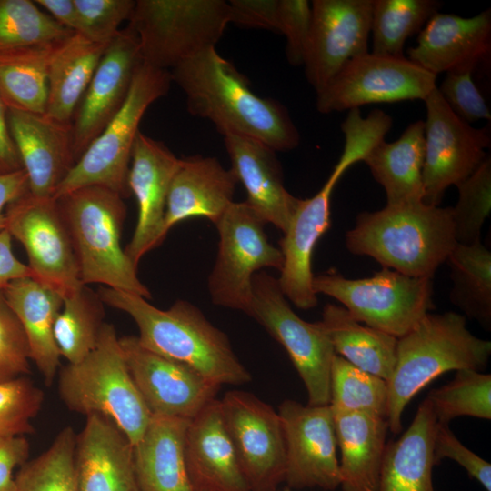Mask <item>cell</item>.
Listing matches in <instances>:
<instances>
[{"label": "cell", "mask_w": 491, "mask_h": 491, "mask_svg": "<svg viewBox=\"0 0 491 491\" xmlns=\"http://www.w3.org/2000/svg\"><path fill=\"white\" fill-rule=\"evenodd\" d=\"M171 79L184 92L188 112L210 120L225 136L256 139L274 151H290L300 143L287 109L277 100L257 96L246 77L215 47L172 69Z\"/></svg>", "instance_id": "cell-1"}, {"label": "cell", "mask_w": 491, "mask_h": 491, "mask_svg": "<svg viewBox=\"0 0 491 491\" xmlns=\"http://www.w3.org/2000/svg\"><path fill=\"white\" fill-rule=\"evenodd\" d=\"M97 294L104 304L131 316L145 348L190 366L219 386L251 380L225 333L191 302L179 299L160 309L140 296L109 287Z\"/></svg>", "instance_id": "cell-2"}, {"label": "cell", "mask_w": 491, "mask_h": 491, "mask_svg": "<svg viewBox=\"0 0 491 491\" xmlns=\"http://www.w3.org/2000/svg\"><path fill=\"white\" fill-rule=\"evenodd\" d=\"M452 207L423 201L363 211L346 233V246L382 267L414 277L433 278L456 246Z\"/></svg>", "instance_id": "cell-3"}, {"label": "cell", "mask_w": 491, "mask_h": 491, "mask_svg": "<svg viewBox=\"0 0 491 491\" xmlns=\"http://www.w3.org/2000/svg\"><path fill=\"white\" fill-rule=\"evenodd\" d=\"M490 356L491 342L472 334L462 314H426L397 338L396 364L386 382L389 430L394 434L402 430L405 407L434 379L452 370L481 371Z\"/></svg>", "instance_id": "cell-4"}, {"label": "cell", "mask_w": 491, "mask_h": 491, "mask_svg": "<svg viewBox=\"0 0 491 491\" xmlns=\"http://www.w3.org/2000/svg\"><path fill=\"white\" fill-rule=\"evenodd\" d=\"M123 199L107 187L88 185L55 200L73 241L82 284H103L148 300L151 292L121 245L127 212Z\"/></svg>", "instance_id": "cell-5"}, {"label": "cell", "mask_w": 491, "mask_h": 491, "mask_svg": "<svg viewBox=\"0 0 491 491\" xmlns=\"http://www.w3.org/2000/svg\"><path fill=\"white\" fill-rule=\"evenodd\" d=\"M57 384L59 396L70 411L109 418L132 446L142 437L152 417L112 324H104L95 348L85 358L60 367Z\"/></svg>", "instance_id": "cell-6"}, {"label": "cell", "mask_w": 491, "mask_h": 491, "mask_svg": "<svg viewBox=\"0 0 491 491\" xmlns=\"http://www.w3.org/2000/svg\"><path fill=\"white\" fill-rule=\"evenodd\" d=\"M128 21L143 63L168 71L215 47L230 23V6L223 0H137Z\"/></svg>", "instance_id": "cell-7"}, {"label": "cell", "mask_w": 491, "mask_h": 491, "mask_svg": "<svg viewBox=\"0 0 491 491\" xmlns=\"http://www.w3.org/2000/svg\"><path fill=\"white\" fill-rule=\"evenodd\" d=\"M171 81L169 71L142 63L123 107L76 161L53 198L88 185L129 196L128 174L139 124L151 104L167 94Z\"/></svg>", "instance_id": "cell-8"}, {"label": "cell", "mask_w": 491, "mask_h": 491, "mask_svg": "<svg viewBox=\"0 0 491 491\" xmlns=\"http://www.w3.org/2000/svg\"><path fill=\"white\" fill-rule=\"evenodd\" d=\"M313 290L338 301L358 322L396 338L435 308L433 278L414 277L382 267L365 278L335 269L314 275Z\"/></svg>", "instance_id": "cell-9"}, {"label": "cell", "mask_w": 491, "mask_h": 491, "mask_svg": "<svg viewBox=\"0 0 491 491\" xmlns=\"http://www.w3.org/2000/svg\"><path fill=\"white\" fill-rule=\"evenodd\" d=\"M265 222L243 202H234L215 224L219 241L207 288L214 305L250 315L253 276L264 268L280 271L283 256L269 242Z\"/></svg>", "instance_id": "cell-10"}, {"label": "cell", "mask_w": 491, "mask_h": 491, "mask_svg": "<svg viewBox=\"0 0 491 491\" xmlns=\"http://www.w3.org/2000/svg\"><path fill=\"white\" fill-rule=\"evenodd\" d=\"M249 316L286 351L307 392L308 405L330 401V369L336 355L321 324L306 322L292 309L276 277L262 270L253 276Z\"/></svg>", "instance_id": "cell-11"}, {"label": "cell", "mask_w": 491, "mask_h": 491, "mask_svg": "<svg viewBox=\"0 0 491 491\" xmlns=\"http://www.w3.org/2000/svg\"><path fill=\"white\" fill-rule=\"evenodd\" d=\"M6 229L26 251L32 278L64 299L83 286L73 241L53 197L25 193L5 209Z\"/></svg>", "instance_id": "cell-12"}, {"label": "cell", "mask_w": 491, "mask_h": 491, "mask_svg": "<svg viewBox=\"0 0 491 491\" xmlns=\"http://www.w3.org/2000/svg\"><path fill=\"white\" fill-rule=\"evenodd\" d=\"M436 75L405 56L358 55L316 94V109L330 114L376 103L425 100Z\"/></svg>", "instance_id": "cell-13"}, {"label": "cell", "mask_w": 491, "mask_h": 491, "mask_svg": "<svg viewBox=\"0 0 491 491\" xmlns=\"http://www.w3.org/2000/svg\"><path fill=\"white\" fill-rule=\"evenodd\" d=\"M424 102L426 119L422 201L439 206L446 189L468 177L487 156L490 132L487 126L476 128L459 118L437 86Z\"/></svg>", "instance_id": "cell-14"}, {"label": "cell", "mask_w": 491, "mask_h": 491, "mask_svg": "<svg viewBox=\"0 0 491 491\" xmlns=\"http://www.w3.org/2000/svg\"><path fill=\"white\" fill-rule=\"evenodd\" d=\"M220 406L251 491H276L286 478V445L277 411L241 390L228 391Z\"/></svg>", "instance_id": "cell-15"}, {"label": "cell", "mask_w": 491, "mask_h": 491, "mask_svg": "<svg viewBox=\"0 0 491 491\" xmlns=\"http://www.w3.org/2000/svg\"><path fill=\"white\" fill-rule=\"evenodd\" d=\"M277 413L285 437L287 487L337 488L340 486L339 460L329 405H303L286 399L279 405Z\"/></svg>", "instance_id": "cell-16"}, {"label": "cell", "mask_w": 491, "mask_h": 491, "mask_svg": "<svg viewBox=\"0 0 491 491\" xmlns=\"http://www.w3.org/2000/svg\"><path fill=\"white\" fill-rule=\"evenodd\" d=\"M373 0H313L303 65L316 93L342 67L368 52Z\"/></svg>", "instance_id": "cell-17"}, {"label": "cell", "mask_w": 491, "mask_h": 491, "mask_svg": "<svg viewBox=\"0 0 491 491\" xmlns=\"http://www.w3.org/2000/svg\"><path fill=\"white\" fill-rule=\"evenodd\" d=\"M131 376L152 416L191 420L216 398L221 386L178 361L143 346L136 336L119 337Z\"/></svg>", "instance_id": "cell-18"}, {"label": "cell", "mask_w": 491, "mask_h": 491, "mask_svg": "<svg viewBox=\"0 0 491 491\" xmlns=\"http://www.w3.org/2000/svg\"><path fill=\"white\" fill-rule=\"evenodd\" d=\"M143 60L136 35L127 26L107 44L75 113L76 161L123 107Z\"/></svg>", "instance_id": "cell-19"}, {"label": "cell", "mask_w": 491, "mask_h": 491, "mask_svg": "<svg viewBox=\"0 0 491 491\" xmlns=\"http://www.w3.org/2000/svg\"><path fill=\"white\" fill-rule=\"evenodd\" d=\"M164 143L138 132L134 143L128 187L138 206L136 225L125 251L137 267L141 258L166 237L165 215L172 179L180 165Z\"/></svg>", "instance_id": "cell-20"}, {"label": "cell", "mask_w": 491, "mask_h": 491, "mask_svg": "<svg viewBox=\"0 0 491 491\" xmlns=\"http://www.w3.org/2000/svg\"><path fill=\"white\" fill-rule=\"evenodd\" d=\"M7 121L27 175L29 193L36 197H53L76 163L72 123L10 108Z\"/></svg>", "instance_id": "cell-21"}, {"label": "cell", "mask_w": 491, "mask_h": 491, "mask_svg": "<svg viewBox=\"0 0 491 491\" xmlns=\"http://www.w3.org/2000/svg\"><path fill=\"white\" fill-rule=\"evenodd\" d=\"M408 59L436 75L470 71L487 65L491 55V9L471 16L438 12L419 32Z\"/></svg>", "instance_id": "cell-22"}, {"label": "cell", "mask_w": 491, "mask_h": 491, "mask_svg": "<svg viewBox=\"0 0 491 491\" xmlns=\"http://www.w3.org/2000/svg\"><path fill=\"white\" fill-rule=\"evenodd\" d=\"M341 176L333 170L315 195L299 199L279 240L278 248L283 256L277 277L280 288L288 301L303 310L314 308L318 302L312 286V257L316 245L330 227V199Z\"/></svg>", "instance_id": "cell-23"}, {"label": "cell", "mask_w": 491, "mask_h": 491, "mask_svg": "<svg viewBox=\"0 0 491 491\" xmlns=\"http://www.w3.org/2000/svg\"><path fill=\"white\" fill-rule=\"evenodd\" d=\"M224 142L231 170L246 191V204L265 224L285 233L299 198L285 187L276 151L256 139L238 135H226Z\"/></svg>", "instance_id": "cell-24"}, {"label": "cell", "mask_w": 491, "mask_h": 491, "mask_svg": "<svg viewBox=\"0 0 491 491\" xmlns=\"http://www.w3.org/2000/svg\"><path fill=\"white\" fill-rule=\"evenodd\" d=\"M75 467L78 491H140L133 446L105 416H86L76 435Z\"/></svg>", "instance_id": "cell-25"}, {"label": "cell", "mask_w": 491, "mask_h": 491, "mask_svg": "<svg viewBox=\"0 0 491 491\" xmlns=\"http://www.w3.org/2000/svg\"><path fill=\"white\" fill-rule=\"evenodd\" d=\"M238 181L235 173L212 156L181 158L168 191L165 232L193 217L216 224L233 200Z\"/></svg>", "instance_id": "cell-26"}, {"label": "cell", "mask_w": 491, "mask_h": 491, "mask_svg": "<svg viewBox=\"0 0 491 491\" xmlns=\"http://www.w3.org/2000/svg\"><path fill=\"white\" fill-rule=\"evenodd\" d=\"M190 476L202 491H251L215 398L190 420L185 437Z\"/></svg>", "instance_id": "cell-27"}, {"label": "cell", "mask_w": 491, "mask_h": 491, "mask_svg": "<svg viewBox=\"0 0 491 491\" xmlns=\"http://www.w3.org/2000/svg\"><path fill=\"white\" fill-rule=\"evenodd\" d=\"M190 420L152 416L133 446L135 472L140 491H202L192 480L185 457Z\"/></svg>", "instance_id": "cell-28"}, {"label": "cell", "mask_w": 491, "mask_h": 491, "mask_svg": "<svg viewBox=\"0 0 491 491\" xmlns=\"http://www.w3.org/2000/svg\"><path fill=\"white\" fill-rule=\"evenodd\" d=\"M332 410V409H331ZM342 491H378L386 446V418L360 412L333 411Z\"/></svg>", "instance_id": "cell-29"}, {"label": "cell", "mask_w": 491, "mask_h": 491, "mask_svg": "<svg viewBox=\"0 0 491 491\" xmlns=\"http://www.w3.org/2000/svg\"><path fill=\"white\" fill-rule=\"evenodd\" d=\"M2 292L25 331L31 361L50 386L61 367L54 326L64 298L32 277L14 280Z\"/></svg>", "instance_id": "cell-30"}, {"label": "cell", "mask_w": 491, "mask_h": 491, "mask_svg": "<svg viewBox=\"0 0 491 491\" xmlns=\"http://www.w3.org/2000/svg\"><path fill=\"white\" fill-rule=\"evenodd\" d=\"M106 46L77 33L53 44L47 64V116L72 123Z\"/></svg>", "instance_id": "cell-31"}, {"label": "cell", "mask_w": 491, "mask_h": 491, "mask_svg": "<svg viewBox=\"0 0 491 491\" xmlns=\"http://www.w3.org/2000/svg\"><path fill=\"white\" fill-rule=\"evenodd\" d=\"M436 426V419L426 397L409 427L397 440L386 444L378 491H436L432 478Z\"/></svg>", "instance_id": "cell-32"}, {"label": "cell", "mask_w": 491, "mask_h": 491, "mask_svg": "<svg viewBox=\"0 0 491 491\" xmlns=\"http://www.w3.org/2000/svg\"><path fill=\"white\" fill-rule=\"evenodd\" d=\"M425 158V124H410L393 142L376 143L365 155L374 179L383 187L386 205L422 201Z\"/></svg>", "instance_id": "cell-33"}, {"label": "cell", "mask_w": 491, "mask_h": 491, "mask_svg": "<svg viewBox=\"0 0 491 491\" xmlns=\"http://www.w3.org/2000/svg\"><path fill=\"white\" fill-rule=\"evenodd\" d=\"M320 322L336 355L388 381L396 364V337L356 321L335 304L324 306Z\"/></svg>", "instance_id": "cell-34"}, {"label": "cell", "mask_w": 491, "mask_h": 491, "mask_svg": "<svg viewBox=\"0 0 491 491\" xmlns=\"http://www.w3.org/2000/svg\"><path fill=\"white\" fill-rule=\"evenodd\" d=\"M54 43L0 52V98L7 108L45 114L47 64Z\"/></svg>", "instance_id": "cell-35"}, {"label": "cell", "mask_w": 491, "mask_h": 491, "mask_svg": "<svg viewBox=\"0 0 491 491\" xmlns=\"http://www.w3.org/2000/svg\"><path fill=\"white\" fill-rule=\"evenodd\" d=\"M450 269L451 303L463 316L491 329V252L477 240L456 244L446 261Z\"/></svg>", "instance_id": "cell-36"}, {"label": "cell", "mask_w": 491, "mask_h": 491, "mask_svg": "<svg viewBox=\"0 0 491 491\" xmlns=\"http://www.w3.org/2000/svg\"><path fill=\"white\" fill-rule=\"evenodd\" d=\"M105 319L104 302L87 286L65 298L54 326L61 357L68 364L85 358L96 346Z\"/></svg>", "instance_id": "cell-37"}, {"label": "cell", "mask_w": 491, "mask_h": 491, "mask_svg": "<svg viewBox=\"0 0 491 491\" xmlns=\"http://www.w3.org/2000/svg\"><path fill=\"white\" fill-rule=\"evenodd\" d=\"M442 6L437 0H373L371 53L404 56L407 38L418 35Z\"/></svg>", "instance_id": "cell-38"}, {"label": "cell", "mask_w": 491, "mask_h": 491, "mask_svg": "<svg viewBox=\"0 0 491 491\" xmlns=\"http://www.w3.org/2000/svg\"><path fill=\"white\" fill-rule=\"evenodd\" d=\"M75 441L74 429L63 428L45 451L20 466L15 475V491H78Z\"/></svg>", "instance_id": "cell-39"}, {"label": "cell", "mask_w": 491, "mask_h": 491, "mask_svg": "<svg viewBox=\"0 0 491 491\" xmlns=\"http://www.w3.org/2000/svg\"><path fill=\"white\" fill-rule=\"evenodd\" d=\"M333 411L367 413L386 418L387 383L335 355L330 369Z\"/></svg>", "instance_id": "cell-40"}, {"label": "cell", "mask_w": 491, "mask_h": 491, "mask_svg": "<svg viewBox=\"0 0 491 491\" xmlns=\"http://www.w3.org/2000/svg\"><path fill=\"white\" fill-rule=\"evenodd\" d=\"M429 400L437 423L449 425L459 416L491 419V375L459 369L446 385L433 388Z\"/></svg>", "instance_id": "cell-41"}, {"label": "cell", "mask_w": 491, "mask_h": 491, "mask_svg": "<svg viewBox=\"0 0 491 491\" xmlns=\"http://www.w3.org/2000/svg\"><path fill=\"white\" fill-rule=\"evenodd\" d=\"M74 32L30 0H0V52L56 42Z\"/></svg>", "instance_id": "cell-42"}, {"label": "cell", "mask_w": 491, "mask_h": 491, "mask_svg": "<svg viewBox=\"0 0 491 491\" xmlns=\"http://www.w3.org/2000/svg\"><path fill=\"white\" fill-rule=\"evenodd\" d=\"M458 198L452 207L457 244L481 240L482 227L491 212V157L489 155L465 180L457 184Z\"/></svg>", "instance_id": "cell-43"}, {"label": "cell", "mask_w": 491, "mask_h": 491, "mask_svg": "<svg viewBox=\"0 0 491 491\" xmlns=\"http://www.w3.org/2000/svg\"><path fill=\"white\" fill-rule=\"evenodd\" d=\"M43 401V391L27 376L0 383V437L32 433Z\"/></svg>", "instance_id": "cell-44"}, {"label": "cell", "mask_w": 491, "mask_h": 491, "mask_svg": "<svg viewBox=\"0 0 491 491\" xmlns=\"http://www.w3.org/2000/svg\"><path fill=\"white\" fill-rule=\"evenodd\" d=\"M30 361L25 331L0 291V383L27 376Z\"/></svg>", "instance_id": "cell-45"}, {"label": "cell", "mask_w": 491, "mask_h": 491, "mask_svg": "<svg viewBox=\"0 0 491 491\" xmlns=\"http://www.w3.org/2000/svg\"><path fill=\"white\" fill-rule=\"evenodd\" d=\"M85 27V36L108 44L128 20L135 7L134 0H73Z\"/></svg>", "instance_id": "cell-46"}, {"label": "cell", "mask_w": 491, "mask_h": 491, "mask_svg": "<svg viewBox=\"0 0 491 491\" xmlns=\"http://www.w3.org/2000/svg\"><path fill=\"white\" fill-rule=\"evenodd\" d=\"M472 72H448L437 89L449 108L468 124L490 120L489 107L472 79Z\"/></svg>", "instance_id": "cell-47"}, {"label": "cell", "mask_w": 491, "mask_h": 491, "mask_svg": "<svg viewBox=\"0 0 491 491\" xmlns=\"http://www.w3.org/2000/svg\"><path fill=\"white\" fill-rule=\"evenodd\" d=\"M436 466L448 458L461 466L486 491H491V464L464 446L449 428L436 422L433 440Z\"/></svg>", "instance_id": "cell-48"}, {"label": "cell", "mask_w": 491, "mask_h": 491, "mask_svg": "<svg viewBox=\"0 0 491 491\" xmlns=\"http://www.w3.org/2000/svg\"><path fill=\"white\" fill-rule=\"evenodd\" d=\"M312 19L311 4L306 0H278V30L286 39L289 64L304 62Z\"/></svg>", "instance_id": "cell-49"}, {"label": "cell", "mask_w": 491, "mask_h": 491, "mask_svg": "<svg viewBox=\"0 0 491 491\" xmlns=\"http://www.w3.org/2000/svg\"><path fill=\"white\" fill-rule=\"evenodd\" d=\"M230 23L247 28L278 30V0H231Z\"/></svg>", "instance_id": "cell-50"}, {"label": "cell", "mask_w": 491, "mask_h": 491, "mask_svg": "<svg viewBox=\"0 0 491 491\" xmlns=\"http://www.w3.org/2000/svg\"><path fill=\"white\" fill-rule=\"evenodd\" d=\"M29 449L25 436L0 437V491H15L14 470L27 461Z\"/></svg>", "instance_id": "cell-51"}, {"label": "cell", "mask_w": 491, "mask_h": 491, "mask_svg": "<svg viewBox=\"0 0 491 491\" xmlns=\"http://www.w3.org/2000/svg\"><path fill=\"white\" fill-rule=\"evenodd\" d=\"M12 238L7 229L0 232V291L14 280L32 276L29 266L15 256Z\"/></svg>", "instance_id": "cell-52"}, {"label": "cell", "mask_w": 491, "mask_h": 491, "mask_svg": "<svg viewBox=\"0 0 491 491\" xmlns=\"http://www.w3.org/2000/svg\"><path fill=\"white\" fill-rule=\"evenodd\" d=\"M23 169L19 153L10 133L7 107L0 98V175Z\"/></svg>", "instance_id": "cell-53"}, {"label": "cell", "mask_w": 491, "mask_h": 491, "mask_svg": "<svg viewBox=\"0 0 491 491\" xmlns=\"http://www.w3.org/2000/svg\"><path fill=\"white\" fill-rule=\"evenodd\" d=\"M35 3L64 27L85 36L84 22L73 0H36Z\"/></svg>", "instance_id": "cell-54"}, {"label": "cell", "mask_w": 491, "mask_h": 491, "mask_svg": "<svg viewBox=\"0 0 491 491\" xmlns=\"http://www.w3.org/2000/svg\"><path fill=\"white\" fill-rule=\"evenodd\" d=\"M29 191L25 171L0 175V232L6 229L5 209L9 204Z\"/></svg>", "instance_id": "cell-55"}, {"label": "cell", "mask_w": 491, "mask_h": 491, "mask_svg": "<svg viewBox=\"0 0 491 491\" xmlns=\"http://www.w3.org/2000/svg\"><path fill=\"white\" fill-rule=\"evenodd\" d=\"M276 491H292V489L286 486V488L282 490H276Z\"/></svg>", "instance_id": "cell-56"}]
</instances>
